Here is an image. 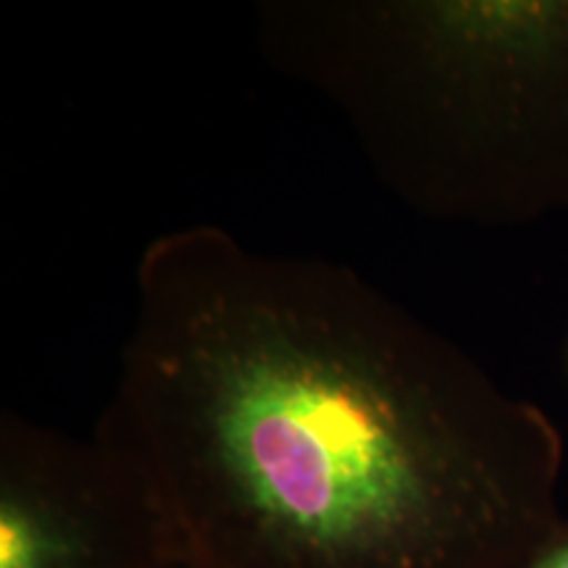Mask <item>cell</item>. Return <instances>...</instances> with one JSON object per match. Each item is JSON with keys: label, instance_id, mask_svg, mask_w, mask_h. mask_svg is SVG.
Instances as JSON below:
<instances>
[{"label": "cell", "instance_id": "7a4b0ae2", "mask_svg": "<svg viewBox=\"0 0 568 568\" xmlns=\"http://www.w3.org/2000/svg\"><path fill=\"white\" fill-rule=\"evenodd\" d=\"M268 67L335 109L376 180L424 216L497 205L568 126V3L266 0Z\"/></svg>", "mask_w": 568, "mask_h": 568}, {"label": "cell", "instance_id": "277c9868", "mask_svg": "<svg viewBox=\"0 0 568 568\" xmlns=\"http://www.w3.org/2000/svg\"><path fill=\"white\" fill-rule=\"evenodd\" d=\"M518 568H568V524H558L556 531Z\"/></svg>", "mask_w": 568, "mask_h": 568}, {"label": "cell", "instance_id": "3957f363", "mask_svg": "<svg viewBox=\"0 0 568 568\" xmlns=\"http://www.w3.org/2000/svg\"><path fill=\"white\" fill-rule=\"evenodd\" d=\"M0 568H184L142 474L88 439L0 414Z\"/></svg>", "mask_w": 568, "mask_h": 568}, {"label": "cell", "instance_id": "6da1fadb", "mask_svg": "<svg viewBox=\"0 0 568 568\" xmlns=\"http://www.w3.org/2000/svg\"><path fill=\"white\" fill-rule=\"evenodd\" d=\"M103 443L184 568H518L558 527V445L347 264L219 224L134 266Z\"/></svg>", "mask_w": 568, "mask_h": 568}]
</instances>
